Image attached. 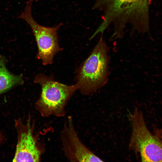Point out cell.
I'll use <instances>...</instances> for the list:
<instances>
[{
  "label": "cell",
  "mask_w": 162,
  "mask_h": 162,
  "mask_svg": "<svg viewBox=\"0 0 162 162\" xmlns=\"http://www.w3.org/2000/svg\"><path fill=\"white\" fill-rule=\"evenodd\" d=\"M151 0H96L94 10L103 14L102 21L93 34L103 35L109 27H113L110 40L122 38L127 26L132 32L142 33L149 30V8Z\"/></svg>",
  "instance_id": "obj_1"
},
{
  "label": "cell",
  "mask_w": 162,
  "mask_h": 162,
  "mask_svg": "<svg viewBox=\"0 0 162 162\" xmlns=\"http://www.w3.org/2000/svg\"><path fill=\"white\" fill-rule=\"evenodd\" d=\"M34 82L39 84L42 89L35 104V110L44 117L64 116L67 102L77 90L76 85H65L43 74L37 75Z\"/></svg>",
  "instance_id": "obj_2"
},
{
  "label": "cell",
  "mask_w": 162,
  "mask_h": 162,
  "mask_svg": "<svg viewBox=\"0 0 162 162\" xmlns=\"http://www.w3.org/2000/svg\"><path fill=\"white\" fill-rule=\"evenodd\" d=\"M108 50L101 36L91 54L80 67L76 85L77 90L82 94L87 95L94 92L106 81Z\"/></svg>",
  "instance_id": "obj_3"
},
{
  "label": "cell",
  "mask_w": 162,
  "mask_h": 162,
  "mask_svg": "<svg viewBox=\"0 0 162 162\" xmlns=\"http://www.w3.org/2000/svg\"><path fill=\"white\" fill-rule=\"evenodd\" d=\"M130 119L132 133L129 150L142 162H162V140L148 130L142 112L135 108Z\"/></svg>",
  "instance_id": "obj_4"
},
{
  "label": "cell",
  "mask_w": 162,
  "mask_h": 162,
  "mask_svg": "<svg viewBox=\"0 0 162 162\" xmlns=\"http://www.w3.org/2000/svg\"><path fill=\"white\" fill-rule=\"evenodd\" d=\"M33 0L26 2L25 9L18 18L26 21L30 26L35 37L38 48L37 55L44 65L51 64L55 55L60 50L58 37V31L62 25L49 27L38 24L33 18L32 6Z\"/></svg>",
  "instance_id": "obj_5"
},
{
  "label": "cell",
  "mask_w": 162,
  "mask_h": 162,
  "mask_svg": "<svg viewBox=\"0 0 162 162\" xmlns=\"http://www.w3.org/2000/svg\"><path fill=\"white\" fill-rule=\"evenodd\" d=\"M62 150L69 161L76 162H103L82 143L76 130L72 116H69L65 120L60 133Z\"/></svg>",
  "instance_id": "obj_6"
},
{
  "label": "cell",
  "mask_w": 162,
  "mask_h": 162,
  "mask_svg": "<svg viewBox=\"0 0 162 162\" xmlns=\"http://www.w3.org/2000/svg\"><path fill=\"white\" fill-rule=\"evenodd\" d=\"M17 141L13 162H39L43 150L34 134V123L28 118L24 123L21 118L15 120Z\"/></svg>",
  "instance_id": "obj_7"
},
{
  "label": "cell",
  "mask_w": 162,
  "mask_h": 162,
  "mask_svg": "<svg viewBox=\"0 0 162 162\" xmlns=\"http://www.w3.org/2000/svg\"><path fill=\"white\" fill-rule=\"evenodd\" d=\"M7 62L5 57L0 55V95L24 83L22 74L16 75L9 71L6 67Z\"/></svg>",
  "instance_id": "obj_8"
},
{
  "label": "cell",
  "mask_w": 162,
  "mask_h": 162,
  "mask_svg": "<svg viewBox=\"0 0 162 162\" xmlns=\"http://www.w3.org/2000/svg\"><path fill=\"white\" fill-rule=\"evenodd\" d=\"M154 133L155 135L162 140V129L154 128Z\"/></svg>",
  "instance_id": "obj_9"
},
{
  "label": "cell",
  "mask_w": 162,
  "mask_h": 162,
  "mask_svg": "<svg viewBox=\"0 0 162 162\" xmlns=\"http://www.w3.org/2000/svg\"><path fill=\"white\" fill-rule=\"evenodd\" d=\"M2 136L1 133L0 132V144L2 142Z\"/></svg>",
  "instance_id": "obj_10"
}]
</instances>
